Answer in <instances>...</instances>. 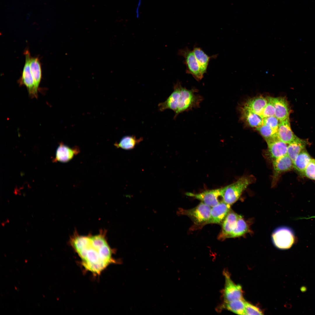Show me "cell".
I'll return each instance as SVG.
<instances>
[{"label": "cell", "mask_w": 315, "mask_h": 315, "mask_svg": "<svg viewBox=\"0 0 315 315\" xmlns=\"http://www.w3.org/2000/svg\"><path fill=\"white\" fill-rule=\"evenodd\" d=\"M178 54L184 58V63L186 67V73L192 75L197 81L201 80L203 77L204 74L201 71L192 50L186 47L183 49L179 50Z\"/></svg>", "instance_id": "5b68a950"}, {"label": "cell", "mask_w": 315, "mask_h": 315, "mask_svg": "<svg viewBox=\"0 0 315 315\" xmlns=\"http://www.w3.org/2000/svg\"><path fill=\"white\" fill-rule=\"evenodd\" d=\"M24 54L25 57V62L19 82L20 85H23L26 87L29 94L31 97L36 98L38 92L35 88L30 68V62L31 57L28 50H25Z\"/></svg>", "instance_id": "ba28073f"}, {"label": "cell", "mask_w": 315, "mask_h": 315, "mask_svg": "<svg viewBox=\"0 0 315 315\" xmlns=\"http://www.w3.org/2000/svg\"><path fill=\"white\" fill-rule=\"evenodd\" d=\"M245 301L244 299L224 302L223 307L235 314L245 315Z\"/></svg>", "instance_id": "d4e9b609"}, {"label": "cell", "mask_w": 315, "mask_h": 315, "mask_svg": "<svg viewBox=\"0 0 315 315\" xmlns=\"http://www.w3.org/2000/svg\"><path fill=\"white\" fill-rule=\"evenodd\" d=\"M70 242L80 257L82 266L93 274L99 275L110 265L116 263L112 250L103 233L75 236Z\"/></svg>", "instance_id": "6da1fadb"}, {"label": "cell", "mask_w": 315, "mask_h": 315, "mask_svg": "<svg viewBox=\"0 0 315 315\" xmlns=\"http://www.w3.org/2000/svg\"><path fill=\"white\" fill-rule=\"evenodd\" d=\"M313 160H314V163H315V159H313Z\"/></svg>", "instance_id": "d6a6232c"}, {"label": "cell", "mask_w": 315, "mask_h": 315, "mask_svg": "<svg viewBox=\"0 0 315 315\" xmlns=\"http://www.w3.org/2000/svg\"><path fill=\"white\" fill-rule=\"evenodd\" d=\"M240 216L230 210L221 224V230L218 236V239L223 240L230 238L236 226L237 220Z\"/></svg>", "instance_id": "7c38bea8"}, {"label": "cell", "mask_w": 315, "mask_h": 315, "mask_svg": "<svg viewBox=\"0 0 315 315\" xmlns=\"http://www.w3.org/2000/svg\"><path fill=\"white\" fill-rule=\"evenodd\" d=\"M267 99L273 105L275 109V116L280 121L289 117L290 108L287 100L285 98L268 97Z\"/></svg>", "instance_id": "8fae6325"}, {"label": "cell", "mask_w": 315, "mask_h": 315, "mask_svg": "<svg viewBox=\"0 0 315 315\" xmlns=\"http://www.w3.org/2000/svg\"><path fill=\"white\" fill-rule=\"evenodd\" d=\"M30 66L31 72L34 80L36 90L38 88L42 78V70L39 58L37 57H31Z\"/></svg>", "instance_id": "ffe728a7"}, {"label": "cell", "mask_w": 315, "mask_h": 315, "mask_svg": "<svg viewBox=\"0 0 315 315\" xmlns=\"http://www.w3.org/2000/svg\"><path fill=\"white\" fill-rule=\"evenodd\" d=\"M278 140L287 144H290L298 138L291 130L289 117L280 121L277 131Z\"/></svg>", "instance_id": "4fadbf2b"}, {"label": "cell", "mask_w": 315, "mask_h": 315, "mask_svg": "<svg viewBox=\"0 0 315 315\" xmlns=\"http://www.w3.org/2000/svg\"><path fill=\"white\" fill-rule=\"evenodd\" d=\"M192 51L199 64L200 69L204 74L206 72L209 62L211 59L217 57V55L209 56L206 54L200 48L195 47Z\"/></svg>", "instance_id": "d6986e66"}, {"label": "cell", "mask_w": 315, "mask_h": 315, "mask_svg": "<svg viewBox=\"0 0 315 315\" xmlns=\"http://www.w3.org/2000/svg\"><path fill=\"white\" fill-rule=\"evenodd\" d=\"M268 102L267 99L262 96L256 97L248 100L244 106L261 117L263 110Z\"/></svg>", "instance_id": "ac0fdd59"}, {"label": "cell", "mask_w": 315, "mask_h": 315, "mask_svg": "<svg viewBox=\"0 0 315 315\" xmlns=\"http://www.w3.org/2000/svg\"><path fill=\"white\" fill-rule=\"evenodd\" d=\"M249 231L248 224L240 215L238 218L236 226L232 232L229 238L242 236Z\"/></svg>", "instance_id": "484cf974"}, {"label": "cell", "mask_w": 315, "mask_h": 315, "mask_svg": "<svg viewBox=\"0 0 315 315\" xmlns=\"http://www.w3.org/2000/svg\"><path fill=\"white\" fill-rule=\"evenodd\" d=\"M231 206L222 201L211 207L209 224H222L231 210Z\"/></svg>", "instance_id": "9a60e30c"}, {"label": "cell", "mask_w": 315, "mask_h": 315, "mask_svg": "<svg viewBox=\"0 0 315 315\" xmlns=\"http://www.w3.org/2000/svg\"><path fill=\"white\" fill-rule=\"evenodd\" d=\"M80 151L78 147L71 148L61 143L57 149L55 157L53 161L62 162H67L78 154Z\"/></svg>", "instance_id": "2e32d148"}, {"label": "cell", "mask_w": 315, "mask_h": 315, "mask_svg": "<svg viewBox=\"0 0 315 315\" xmlns=\"http://www.w3.org/2000/svg\"><path fill=\"white\" fill-rule=\"evenodd\" d=\"M272 238L275 246L282 249L290 248L295 241L293 231L286 227H280L276 229L272 234Z\"/></svg>", "instance_id": "8992f818"}, {"label": "cell", "mask_w": 315, "mask_h": 315, "mask_svg": "<svg viewBox=\"0 0 315 315\" xmlns=\"http://www.w3.org/2000/svg\"><path fill=\"white\" fill-rule=\"evenodd\" d=\"M275 109L273 104L268 101L262 112L261 117L262 118L275 116Z\"/></svg>", "instance_id": "4dcf8cb0"}, {"label": "cell", "mask_w": 315, "mask_h": 315, "mask_svg": "<svg viewBox=\"0 0 315 315\" xmlns=\"http://www.w3.org/2000/svg\"><path fill=\"white\" fill-rule=\"evenodd\" d=\"M181 84L178 81L174 86V91L170 95L164 102L158 105L159 110L161 111L169 109L173 111L175 113L178 109L179 99Z\"/></svg>", "instance_id": "5bb4252c"}, {"label": "cell", "mask_w": 315, "mask_h": 315, "mask_svg": "<svg viewBox=\"0 0 315 315\" xmlns=\"http://www.w3.org/2000/svg\"><path fill=\"white\" fill-rule=\"evenodd\" d=\"M261 311L257 307L245 301V315H262Z\"/></svg>", "instance_id": "f546056e"}, {"label": "cell", "mask_w": 315, "mask_h": 315, "mask_svg": "<svg viewBox=\"0 0 315 315\" xmlns=\"http://www.w3.org/2000/svg\"><path fill=\"white\" fill-rule=\"evenodd\" d=\"M303 173L307 177L315 180V163L313 159L307 166Z\"/></svg>", "instance_id": "f1b7e54d"}, {"label": "cell", "mask_w": 315, "mask_h": 315, "mask_svg": "<svg viewBox=\"0 0 315 315\" xmlns=\"http://www.w3.org/2000/svg\"><path fill=\"white\" fill-rule=\"evenodd\" d=\"M254 181V177L252 176H243L233 183L224 187L223 201L231 205L238 200L243 192Z\"/></svg>", "instance_id": "7a4b0ae2"}, {"label": "cell", "mask_w": 315, "mask_h": 315, "mask_svg": "<svg viewBox=\"0 0 315 315\" xmlns=\"http://www.w3.org/2000/svg\"><path fill=\"white\" fill-rule=\"evenodd\" d=\"M301 290L302 292H304L306 291L307 290V288L305 287L302 286L301 288Z\"/></svg>", "instance_id": "1f68e13d"}, {"label": "cell", "mask_w": 315, "mask_h": 315, "mask_svg": "<svg viewBox=\"0 0 315 315\" xmlns=\"http://www.w3.org/2000/svg\"><path fill=\"white\" fill-rule=\"evenodd\" d=\"M242 115L247 124L252 127L256 128L262 125L263 118L244 106L242 109Z\"/></svg>", "instance_id": "7402d4cb"}, {"label": "cell", "mask_w": 315, "mask_h": 315, "mask_svg": "<svg viewBox=\"0 0 315 315\" xmlns=\"http://www.w3.org/2000/svg\"><path fill=\"white\" fill-rule=\"evenodd\" d=\"M273 174L272 185L276 184L280 175L290 170L293 167V161L287 154L273 160Z\"/></svg>", "instance_id": "30bf717a"}, {"label": "cell", "mask_w": 315, "mask_h": 315, "mask_svg": "<svg viewBox=\"0 0 315 315\" xmlns=\"http://www.w3.org/2000/svg\"><path fill=\"white\" fill-rule=\"evenodd\" d=\"M211 207L202 202L193 208L185 209H181L179 213L188 217L193 223L192 229L200 228L209 224Z\"/></svg>", "instance_id": "277c9868"}, {"label": "cell", "mask_w": 315, "mask_h": 315, "mask_svg": "<svg viewBox=\"0 0 315 315\" xmlns=\"http://www.w3.org/2000/svg\"><path fill=\"white\" fill-rule=\"evenodd\" d=\"M312 159L305 149L297 156L293 161V167L298 172L303 173Z\"/></svg>", "instance_id": "603a6c76"}, {"label": "cell", "mask_w": 315, "mask_h": 315, "mask_svg": "<svg viewBox=\"0 0 315 315\" xmlns=\"http://www.w3.org/2000/svg\"><path fill=\"white\" fill-rule=\"evenodd\" d=\"M224 187L209 190L198 193L187 192L186 195L201 201L206 205L212 207L223 201L222 195Z\"/></svg>", "instance_id": "52a82bcc"}, {"label": "cell", "mask_w": 315, "mask_h": 315, "mask_svg": "<svg viewBox=\"0 0 315 315\" xmlns=\"http://www.w3.org/2000/svg\"><path fill=\"white\" fill-rule=\"evenodd\" d=\"M198 91L197 89L194 88L188 90L181 85L178 108L175 113L174 119H175L179 113L191 110L193 108L200 107L203 97L196 93Z\"/></svg>", "instance_id": "3957f363"}, {"label": "cell", "mask_w": 315, "mask_h": 315, "mask_svg": "<svg viewBox=\"0 0 315 315\" xmlns=\"http://www.w3.org/2000/svg\"><path fill=\"white\" fill-rule=\"evenodd\" d=\"M258 131L265 140L267 143L278 139L277 137V130L273 129L266 125H262L256 127Z\"/></svg>", "instance_id": "4316f807"}, {"label": "cell", "mask_w": 315, "mask_h": 315, "mask_svg": "<svg viewBox=\"0 0 315 315\" xmlns=\"http://www.w3.org/2000/svg\"><path fill=\"white\" fill-rule=\"evenodd\" d=\"M279 121L275 116L265 117L263 118L262 125H266L277 130L279 123Z\"/></svg>", "instance_id": "83f0119b"}, {"label": "cell", "mask_w": 315, "mask_h": 315, "mask_svg": "<svg viewBox=\"0 0 315 315\" xmlns=\"http://www.w3.org/2000/svg\"><path fill=\"white\" fill-rule=\"evenodd\" d=\"M143 140L142 137L137 139L134 135L123 136L118 142H116L114 146L117 148L129 150L133 149Z\"/></svg>", "instance_id": "44dd1931"}, {"label": "cell", "mask_w": 315, "mask_h": 315, "mask_svg": "<svg viewBox=\"0 0 315 315\" xmlns=\"http://www.w3.org/2000/svg\"><path fill=\"white\" fill-rule=\"evenodd\" d=\"M270 157L273 160L287 154L286 144L278 139L267 143Z\"/></svg>", "instance_id": "e0dca14e"}, {"label": "cell", "mask_w": 315, "mask_h": 315, "mask_svg": "<svg viewBox=\"0 0 315 315\" xmlns=\"http://www.w3.org/2000/svg\"><path fill=\"white\" fill-rule=\"evenodd\" d=\"M224 274L225 281L223 290L224 302L244 299L241 286L235 284L227 272L225 271Z\"/></svg>", "instance_id": "9c48e42d"}, {"label": "cell", "mask_w": 315, "mask_h": 315, "mask_svg": "<svg viewBox=\"0 0 315 315\" xmlns=\"http://www.w3.org/2000/svg\"><path fill=\"white\" fill-rule=\"evenodd\" d=\"M307 142L306 140L298 138L288 146L287 155L293 161L302 151L305 149Z\"/></svg>", "instance_id": "cb8c5ba5"}]
</instances>
